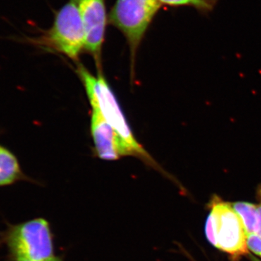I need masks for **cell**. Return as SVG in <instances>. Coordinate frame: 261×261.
Wrapping results in <instances>:
<instances>
[{
  "instance_id": "9",
  "label": "cell",
  "mask_w": 261,
  "mask_h": 261,
  "mask_svg": "<svg viewBox=\"0 0 261 261\" xmlns=\"http://www.w3.org/2000/svg\"><path fill=\"white\" fill-rule=\"evenodd\" d=\"M231 204L243 221L247 236L256 234L258 223L257 205L247 202H236Z\"/></svg>"
},
{
  "instance_id": "4",
  "label": "cell",
  "mask_w": 261,
  "mask_h": 261,
  "mask_svg": "<svg viewBox=\"0 0 261 261\" xmlns=\"http://www.w3.org/2000/svg\"><path fill=\"white\" fill-rule=\"evenodd\" d=\"M211 213L205 225L207 240L238 260L248 254L247 233L243 221L230 202L214 195L210 202Z\"/></svg>"
},
{
  "instance_id": "7",
  "label": "cell",
  "mask_w": 261,
  "mask_h": 261,
  "mask_svg": "<svg viewBox=\"0 0 261 261\" xmlns=\"http://www.w3.org/2000/svg\"><path fill=\"white\" fill-rule=\"evenodd\" d=\"M89 103L92 107L91 134L97 157L104 161H116L123 157L116 132L105 118L97 105Z\"/></svg>"
},
{
  "instance_id": "13",
  "label": "cell",
  "mask_w": 261,
  "mask_h": 261,
  "mask_svg": "<svg viewBox=\"0 0 261 261\" xmlns=\"http://www.w3.org/2000/svg\"><path fill=\"white\" fill-rule=\"evenodd\" d=\"M18 261H27V260H18ZM57 261H63V259H62V257H61V258L59 259V260H57Z\"/></svg>"
},
{
  "instance_id": "8",
  "label": "cell",
  "mask_w": 261,
  "mask_h": 261,
  "mask_svg": "<svg viewBox=\"0 0 261 261\" xmlns=\"http://www.w3.org/2000/svg\"><path fill=\"white\" fill-rule=\"evenodd\" d=\"M25 178L16 157L9 149L0 146V187L8 186Z\"/></svg>"
},
{
  "instance_id": "6",
  "label": "cell",
  "mask_w": 261,
  "mask_h": 261,
  "mask_svg": "<svg viewBox=\"0 0 261 261\" xmlns=\"http://www.w3.org/2000/svg\"><path fill=\"white\" fill-rule=\"evenodd\" d=\"M77 3L85 34L84 51L93 57L97 70H102L101 55L107 24L105 0H80Z\"/></svg>"
},
{
  "instance_id": "14",
  "label": "cell",
  "mask_w": 261,
  "mask_h": 261,
  "mask_svg": "<svg viewBox=\"0 0 261 261\" xmlns=\"http://www.w3.org/2000/svg\"><path fill=\"white\" fill-rule=\"evenodd\" d=\"M75 1L78 2L80 1V0H75Z\"/></svg>"
},
{
  "instance_id": "5",
  "label": "cell",
  "mask_w": 261,
  "mask_h": 261,
  "mask_svg": "<svg viewBox=\"0 0 261 261\" xmlns=\"http://www.w3.org/2000/svg\"><path fill=\"white\" fill-rule=\"evenodd\" d=\"M161 5L159 0H116L111 10L110 23L126 39L130 49L132 72L137 49Z\"/></svg>"
},
{
  "instance_id": "2",
  "label": "cell",
  "mask_w": 261,
  "mask_h": 261,
  "mask_svg": "<svg viewBox=\"0 0 261 261\" xmlns=\"http://www.w3.org/2000/svg\"><path fill=\"white\" fill-rule=\"evenodd\" d=\"M5 241L13 261H57L61 257L57 256L50 224L44 218L10 226Z\"/></svg>"
},
{
  "instance_id": "11",
  "label": "cell",
  "mask_w": 261,
  "mask_h": 261,
  "mask_svg": "<svg viewBox=\"0 0 261 261\" xmlns=\"http://www.w3.org/2000/svg\"><path fill=\"white\" fill-rule=\"evenodd\" d=\"M248 249L253 253L261 257V238L257 234H249L247 236Z\"/></svg>"
},
{
  "instance_id": "1",
  "label": "cell",
  "mask_w": 261,
  "mask_h": 261,
  "mask_svg": "<svg viewBox=\"0 0 261 261\" xmlns=\"http://www.w3.org/2000/svg\"><path fill=\"white\" fill-rule=\"evenodd\" d=\"M76 63L78 65L75 71L83 84L89 102L97 105L105 118L116 132L123 157L137 158L164 176L171 178V175L158 164L135 138L118 99L103 75L102 70H97V76H94L81 63Z\"/></svg>"
},
{
  "instance_id": "3",
  "label": "cell",
  "mask_w": 261,
  "mask_h": 261,
  "mask_svg": "<svg viewBox=\"0 0 261 261\" xmlns=\"http://www.w3.org/2000/svg\"><path fill=\"white\" fill-rule=\"evenodd\" d=\"M30 42L77 63L85 47V34L78 3L70 0L62 7L57 13L51 29L41 37L31 39Z\"/></svg>"
},
{
  "instance_id": "12",
  "label": "cell",
  "mask_w": 261,
  "mask_h": 261,
  "mask_svg": "<svg viewBox=\"0 0 261 261\" xmlns=\"http://www.w3.org/2000/svg\"><path fill=\"white\" fill-rule=\"evenodd\" d=\"M256 195L257 200H258V204H257L258 223H257V231L256 234L261 238V185L257 187Z\"/></svg>"
},
{
  "instance_id": "10",
  "label": "cell",
  "mask_w": 261,
  "mask_h": 261,
  "mask_svg": "<svg viewBox=\"0 0 261 261\" xmlns=\"http://www.w3.org/2000/svg\"><path fill=\"white\" fill-rule=\"evenodd\" d=\"M162 5L171 7H192L200 11L207 12L214 9L216 0H159Z\"/></svg>"
}]
</instances>
